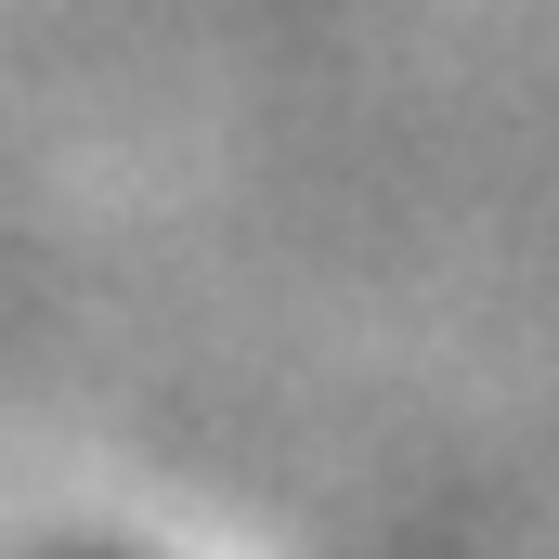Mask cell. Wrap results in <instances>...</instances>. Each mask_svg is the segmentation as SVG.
<instances>
[{
  "instance_id": "cell-1",
  "label": "cell",
  "mask_w": 559,
  "mask_h": 559,
  "mask_svg": "<svg viewBox=\"0 0 559 559\" xmlns=\"http://www.w3.org/2000/svg\"><path fill=\"white\" fill-rule=\"evenodd\" d=\"M52 559H118V547H52Z\"/></svg>"
}]
</instances>
